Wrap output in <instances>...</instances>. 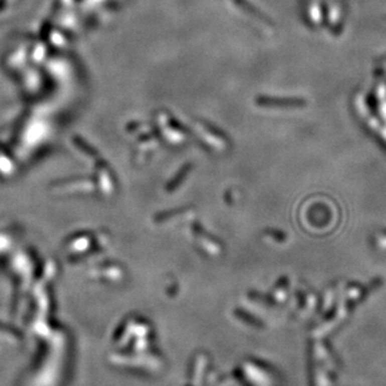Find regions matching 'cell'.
<instances>
[{"label":"cell","instance_id":"1","mask_svg":"<svg viewBox=\"0 0 386 386\" xmlns=\"http://www.w3.org/2000/svg\"><path fill=\"white\" fill-rule=\"evenodd\" d=\"M196 130L199 137L203 141H206L207 145L212 146L216 150H224L227 146V140L223 135L218 133L214 128L211 125L206 124V123H196Z\"/></svg>","mask_w":386,"mask_h":386}]
</instances>
